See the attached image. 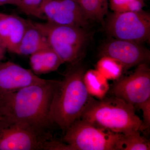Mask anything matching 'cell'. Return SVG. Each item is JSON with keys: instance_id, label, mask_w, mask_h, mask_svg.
Returning <instances> with one entry per match:
<instances>
[{"instance_id": "1", "label": "cell", "mask_w": 150, "mask_h": 150, "mask_svg": "<svg viewBox=\"0 0 150 150\" xmlns=\"http://www.w3.org/2000/svg\"><path fill=\"white\" fill-rule=\"evenodd\" d=\"M60 81L46 80L0 96V116L48 131L51 103Z\"/></svg>"}, {"instance_id": "2", "label": "cell", "mask_w": 150, "mask_h": 150, "mask_svg": "<svg viewBox=\"0 0 150 150\" xmlns=\"http://www.w3.org/2000/svg\"><path fill=\"white\" fill-rule=\"evenodd\" d=\"M71 65L60 81L50 109L51 123L64 132L80 118L92 97L84 83L85 68L79 62Z\"/></svg>"}, {"instance_id": "3", "label": "cell", "mask_w": 150, "mask_h": 150, "mask_svg": "<svg viewBox=\"0 0 150 150\" xmlns=\"http://www.w3.org/2000/svg\"><path fill=\"white\" fill-rule=\"evenodd\" d=\"M80 118L125 135L146 130L135 107L114 96L98 100L92 97Z\"/></svg>"}, {"instance_id": "4", "label": "cell", "mask_w": 150, "mask_h": 150, "mask_svg": "<svg viewBox=\"0 0 150 150\" xmlns=\"http://www.w3.org/2000/svg\"><path fill=\"white\" fill-rule=\"evenodd\" d=\"M124 136L80 118L66 131L63 141L70 150H123Z\"/></svg>"}, {"instance_id": "5", "label": "cell", "mask_w": 150, "mask_h": 150, "mask_svg": "<svg viewBox=\"0 0 150 150\" xmlns=\"http://www.w3.org/2000/svg\"><path fill=\"white\" fill-rule=\"evenodd\" d=\"M33 23L46 36L50 47L64 64H73L79 62L88 38L85 29L54 24L47 21Z\"/></svg>"}, {"instance_id": "6", "label": "cell", "mask_w": 150, "mask_h": 150, "mask_svg": "<svg viewBox=\"0 0 150 150\" xmlns=\"http://www.w3.org/2000/svg\"><path fill=\"white\" fill-rule=\"evenodd\" d=\"M48 131L0 117V150H52Z\"/></svg>"}, {"instance_id": "7", "label": "cell", "mask_w": 150, "mask_h": 150, "mask_svg": "<svg viewBox=\"0 0 150 150\" xmlns=\"http://www.w3.org/2000/svg\"><path fill=\"white\" fill-rule=\"evenodd\" d=\"M106 27L108 34L115 39L140 43L150 41V15L143 11L113 13Z\"/></svg>"}, {"instance_id": "8", "label": "cell", "mask_w": 150, "mask_h": 150, "mask_svg": "<svg viewBox=\"0 0 150 150\" xmlns=\"http://www.w3.org/2000/svg\"><path fill=\"white\" fill-rule=\"evenodd\" d=\"M113 96L134 107L150 98V69L148 64L137 66L131 74L116 81L112 87Z\"/></svg>"}, {"instance_id": "9", "label": "cell", "mask_w": 150, "mask_h": 150, "mask_svg": "<svg viewBox=\"0 0 150 150\" xmlns=\"http://www.w3.org/2000/svg\"><path fill=\"white\" fill-rule=\"evenodd\" d=\"M41 13L47 22L85 29L89 20L76 0H44Z\"/></svg>"}, {"instance_id": "10", "label": "cell", "mask_w": 150, "mask_h": 150, "mask_svg": "<svg viewBox=\"0 0 150 150\" xmlns=\"http://www.w3.org/2000/svg\"><path fill=\"white\" fill-rule=\"evenodd\" d=\"M100 55L118 61L124 71L144 63L148 64L150 59V51L142 43L117 39L105 43L100 50Z\"/></svg>"}, {"instance_id": "11", "label": "cell", "mask_w": 150, "mask_h": 150, "mask_svg": "<svg viewBox=\"0 0 150 150\" xmlns=\"http://www.w3.org/2000/svg\"><path fill=\"white\" fill-rule=\"evenodd\" d=\"M46 80L13 62H0V96Z\"/></svg>"}, {"instance_id": "12", "label": "cell", "mask_w": 150, "mask_h": 150, "mask_svg": "<svg viewBox=\"0 0 150 150\" xmlns=\"http://www.w3.org/2000/svg\"><path fill=\"white\" fill-rule=\"evenodd\" d=\"M30 21L16 15L0 12V40L7 51L16 54Z\"/></svg>"}, {"instance_id": "13", "label": "cell", "mask_w": 150, "mask_h": 150, "mask_svg": "<svg viewBox=\"0 0 150 150\" xmlns=\"http://www.w3.org/2000/svg\"><path fill=\"white\" fill-rule=\"evenodd\" d=\"M49 48L51 47L46 36L35 26L33 21H30L16 54L30 56L38 51Z\"/></svg>"}, {"instance_id": "14", "label": "cell", "mask_w": 150, "mask_h": 150, "mask_svg": "<svg viewBox=\"0 0 150 150\" xmlns=\"http://www.w3.org/2000/svg\"><path fill=\"white\" fill-rule=\"evenodd\" d=\"M63 64L59 56L51 48L38 51L30 57L31 71L37 76L55 71Z\"/></svg>"}, {"instance_id": "15", "label": "cell", "mask_w": 150, "mask_h": 150, "mask_svg": "<svg viewBox=\"0 0 150 150\" xmlns=\"http://www.w3.org/2000/svg\"><path fill=\"white\" fill-rule=\"evenodd\" d=\"M83 81L89 94L98 99L105 97L110 88L107 79L97 70L86 71Z\"/></svg>"}, {"instance_id": "16", "label": "cell", "mask_w": 150, "mask_h": 150, "mask_svg": "<svg viewBox=\"0 0 150 150\" xmlns=\"http://www.w3.org/2000/svg\"><path fill=\"white\" fill-rule=\"evenodd\" d=\"M88 20L103 23L108 13V0H76Z\"/></svg>"}, {"instance_id": "17", "label": "cell", "mask_w": 150, "mask_h": 150, "mask_svg": "<svg viewBox=\"0 0 150 150\" xmlns=\"http://www.w3.org/2000/svg\"><path fill=\"white\" fill-rule=\"evenodd\" d=\"M97 70L106 79L116 81L120 79L123 73V66L115 59L103 56L97 64Z\"/></svg>"}, {"instance_id": "18", "label": "cell", "mask_w": 150, "mask_h": 150, "mask_svg": "<svg viewBox=\"0 0 150 150\" xmlns=\"http://www.w3.org/2000/svg\"><path fill=\"white\" fill-rule=\"evenodd\" d=\"M141 131L124 135L123 150H149L150 141L141 134Z\"/></svg>"}, {"instance_id": "19", "label": "cell", "mask_w": 150, "mask_h": 150, "mask_svg": "<svg viewBox=\"0 0 150 150\" xmlns=\"http://www.w3.org/2000/svg\"><path fill=\"white\" fill-rule=\"evenodd\" d=\"M110 4L116 13L141 11L145 5L144 0H110Z\"/></svg>"}, {"instance_id": "20", "label": "cell", "mask_w": 150, "mask_h": 150, "mask_svg": "<svg viewBox=\"0 0 150 150\" xmlns=\"http://www.w3.org/2000/svg\"><path fill=\"white\" fill-rule=\"evenodd\" d=\"M44 0H21L18 8L28 16L45 19L41 13V8Z\"/></svg>"}, {"instance_id": "21", "label": "cell", "mask_w": 150, "mask_h": 150, "mask_svg": "<svg viewBox=\"0 0 150 150\" xmlns=\"http://www.w3.org/2000/svg\"><path fill=\"white\" fill-rule=\"evenodd\" d=\"M143 113V123L146 130L150 127V98L141 103L138 106Z\"/></svg>"}, {"instance_id": "22", "label": "cell", "mask_w": 150, "mask_h": 150, "mask_svg": "<svg viewBox=\"0 0 150 150\" xmlns=\"http://www.w3.org/2000/svg\"><path fill=\"white\" fill-rule=\"evenodd\" d=\"M21 0H0V6L5 5H12L19 7Z\"/></svg>"}, {"instance_id": "23", "label": "cell", "mask_w": 150, "mask_h": 150, "mask_svg": "<svg viewBox=\"0 0 150 150\" xmlns=\"http://www.w3.org/2000/svg\"><path fill=\"white\" fill-rule=\"evenodd\" d=\"M7 50L0 40V62H2L5 57Z\"/></svg>"}, {"instance_id": "24", "label": "cell", "mask_w": 150, "mask_h": 150, "mask_svg": "<svg viewBox=\"0 0 150 150\" xmlns=\"http://www.w3.org/2000/svg\"><path fill=\"white\" fill-rule=\"evenodd\" d=\"M0 117H1V116H0Z\"/></svg>"}]
</instances>
